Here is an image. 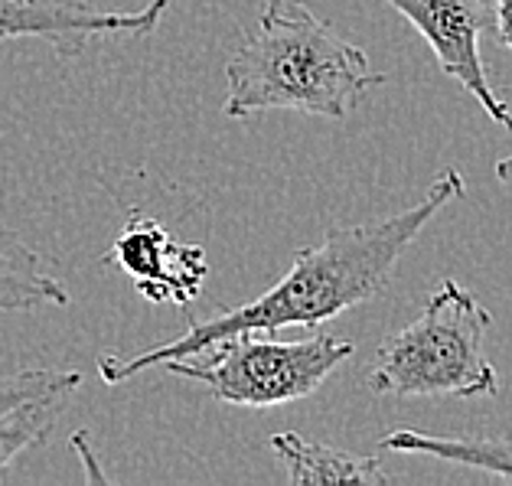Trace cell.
Segmentation results:
<instances>
[{
	"label": "cell",
	"instance_id": "cell-1",
	"mask_svg": "<svg viewBox=\"0 0 512 486\" xmlns=\"http://www.w3.org/2000/svg\"><path fill=\"white\" fill-rule=\"evenodd\" d=\"M460 196H464V173L447 167L434 177L428 193L402 213L346 229H330L317 245H304L294 255L291 271L255 301L222 310V314L206 320H190L177 340L160 343L154 350L128 356L105 353L98 359V376L108 385H121L147 369L190 356L203 350L206 343H216L232 333H274L281 327L320 330L343 310L366 304L389 288L395 265L402 261L411 242L428 229V222L447 203Z\"/></svg>",
	"mask_w": 512,
	"mask_h": 486
},
{
	"label": "cell",
	"instance_id": "cell-2",
	"mask_svg": "<svg viewBox=\"0 0 512 486\" xmlns=\"http://www.w3.org/2000/svg\"><path fill=\"white\" fill-rule=\"evenodd\" d=\"M385 76L356 43L343 40L307 0H265L261 20L226 66V111L248 118L261 111L343 121Z\"/></svg>",
	"mask_w": 512,
	"mask_h": 486
},
{
	"label": "cell",
	"instance_id": "cell-3",
	"mask_svg": "<svg viewBox=\"0 0 512 486\" xmlns=\"http://www.w3.org/2000/svg\"><path fill=\"white\" fill-rule=\"evenodd\" d=\"M490 310L457 281H441L418 320L379 346L369 389L395 398H477L499 392V372L486 359Z\"/></svg>",
	"mask_w": 512,
	"mask_h": 486
},
{
	"label": "cell",
	"instance_id": "cell-4",
	"mask_svg": "<svg viewBox=\"0 0 512 486\" xmlns=\"http://www.w3.org/2000/svg\"><path fill=\"white\" fill-rule=\"evenodd\" d=\"M356 346L330 333L271 340V333H232L160 369L206 385L212 398L235 408H278L314 395Z\"/></svg>",
	"mask_w": 512,
	"mask_h": 486
},
{
	"label": "cell",
	"instance_id": "cell-5",
	"mask_svg": "<svg viewBox=\"0 0 512 486\" xmlns=\"http://www.w3.org/2000/svg\"><path fill=\"white\" fill-rule=\"evenodd\" d=\"M385 4L428 40L444 76L464 85V92L477 98L486 115L503 124L512 137V111L490 85L480 56V36L486 27H493L496 0H385Z\"/></svg>",
	"mask_w": 512,
	"mask_h": 486
},
{
	"label": "cell",
	"instance_id": "cell-6",
	"mask_svg": "<svg viewBox=\"0 0 512 486\" xmlns=\"http://www.w3.org/2000/svg\"><path fill=\"white\" fill-rule=\"evenodd\" d=\"M170 0L141 10H92L53 0H0V40H46L62 59H76L98 36H147L164 20Z\"/></svg>",
	"mask_w": 512,
	"mask_h": 486
},
{
	"label": "cell",
	"instance_id": "cell-7",
	"mask_svg": "<svg viewBox=\"0 0 512 486\" xmlns=\"http://www.w3.org/2000/svg\"><path fill=\"white\" fill-rule=\"evenodd\" d=\"M108 265L121 268L151 304H193L206 284L203 245L173 239L157 219L131 216L111 242Z\"/></svg>",
	"mask_w": 512,
	"mask_h": 486
},
{
	"label": "cell",
	"instance_id": "cell-8",
	"mask_svg": "<svg viewBox=\"0 0 512 486\" xmlns=\"http://www.w3.org/2000/svg\"><path fill=\"white\" fill-rule=\"evenodd\" d=\"M79 385L76 369H20L0 379V480L20 454L53 434Z\"/></svg>",
	"mask_w": 512,
	"mask_h": 486
},
{
	"label": "cell",
	"instance_id": "cell-9",
	"mask_svg": "<svg viewBox=\"0 0 512 486\" xmlns=\"http://www.w3.org/2000/svg\"><path fill=\"white\" fill-rule=\"evenodd\" d=\"M271 451L278 454L287 473V483L314 486V483H385V470L376 457H359L340 447L304 441L297 431H284L271 438Z\"/></svg>",
	"mask_w": 512,
	"mask_h": 486
},
{
	"label": "cell",
	"instance_id": "cell-10",
	"mask_svg": "<svg viewBox=\"0 0 512 486\" xmlns=\"http://www.w3.org/2000/svg\"><path fill=\"white\" fill-rule=\"evenodd\" d=\"M382 451L395 454H428L447 464L483 470L490 477L512 483V434L503 438H483V434H431L418 428H395L379 441Z\"/></svg>",
	"mask_w": 512,
	"mask_h": 486
},
{
	"label": "cell",
	"instance_id": "cell-11",
	"mask_svg": "<svg viewBox=\"0 0 512 486\" xmlns=\"http://www.w3.org/2000/svg\"><path fill=\"white\" fill-rule=\"evenodd\" d=\"M36 307H69V291L20 232L0 226V314Z\"/></svg>",
	"mask_w": 512,
	"mask_h": 486
},
{
	"label": "cell",
	"instance_id": "cell-12",
	"mask_svg": "<svg viewBox=\"0 0 512 486\" xmlns=\"http://www.w3.org/2000/svg\"><path fill=\"white\" fill-rule=\"evenodd\" d=\"M493 30L499 36V43H503L506 49H512V0H496Z\"/></svg>",
	"mask_w": 512,
	"mask_h": 486
},
{
	"label": "cell",
	"instance_id": "cell-13",
	"mask_svg": "<svg viewBox=\"0 0 512 486\" xmlns=\"http://www.w3.org/2000/svg\"><path fill=\"white\" fill-rule=\"evenodd\" d=\"M496 177L503 180V183L509 186V190H512V157H503V160H499V164H496Z\"/></svg>",
	"mask_w": 512,
	"mask_h": 486
}]
</instances>
